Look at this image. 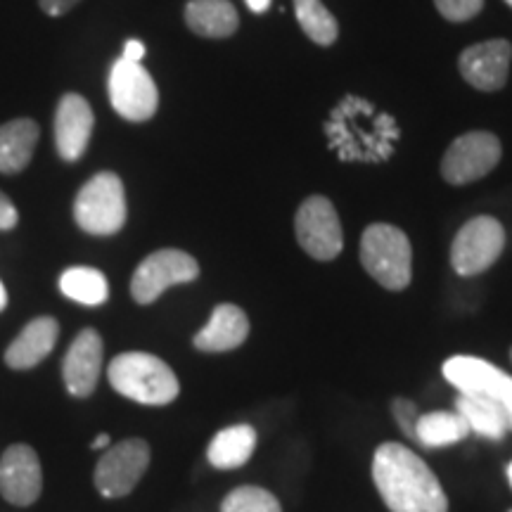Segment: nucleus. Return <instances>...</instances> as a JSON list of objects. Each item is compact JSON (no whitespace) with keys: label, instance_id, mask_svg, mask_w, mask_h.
<instances>
[{"label":"nucleus","instance_id":"1a4fd4ad","mask_svg":"<svg viewBox=\"0 0 512 512\" xmlns=\"http://www.w3.org/2000/svg\"><path fill=\"white\" fill-rule=\"evenodd\" d=\"M503 147L494 133L470 131L456 138L441 159V176L451 185L475 183L489 176L501 162Z\"/></svg>","mask_w":512,"mask_h":512},{"label":"nucleus","instance_id":"4be33fe9","mask_svg":"<svg viewBox=\"0 0 512 512\" xmlns=\"http://www.w3.org/2000/svg\"><path fill=\"white\" fill-rule=\"evenodd\" d=\"M60 292L83 306H102L110 297L105 273L91 266H72L60 275Z\"/></svg>","mask_w":512,"mask_h":512},{"label":"nucleus","instance_id":"f8f14e48","mask_svg":"<svg viewBox=\"0 0 512 512\" xmlns=\"http://www.w3.org/2000/svg\"><path fill=\"white\" fill-rule=\"evenodd\" d=\"M43 470L38 453L27 444H12L0 456V496L17 508H29L41 498Z\"/></svg>","mask_w":512,"mask_h":512},{"label":"nucleus","instance_id":"393cba45","mask_svg":"<svg viewBox=\"0 0 512 512\" xmlns=\"http://www.w3.org/2000/svg\"><path fill=\"white\" fill-rule=\"evenodd\" d=\"M221 512H283L278 498L261 486H238L223 498Z\"/></svg>","mask_w":512,"mask_h":512},{"label":"nucleus","instance_id":"f3484780","mask_svg":"<svg viewBox=\"0 0 512 512\" xmlns=\"http://www.w3.org/2000/svg\"><path fill=\"white\" fill-rule=\"evenodd\" d=\"M57 337H60V323L53 316L29 320L27 328L19 332L5 351V363L12 370L36 368L55 349Z\"/></svg>","mask_w":512,"mask_h":512},{"label":"nucleus","instance_id":"7ed1b4c3","mask_svg":"<svg viewBox=\"0 0 512 512\" xmlns=\"http://www.w3.org/2000/svg\"><path fill=\"white\" fill-rule=\"evenodd\" d=\"M361 264L384 290H406L413 278L411 240L392 223H373L361 238Z\"/></svg>","mask_w":512,"mask_h":512},{"label":"nucleus","instance_id":"cd10ccee","mask_svg":"<svg viewBox=\"0 0 512 512\" xmlns=\"http://www.w3.org/2000/svg\"><path fill=\"white\" fill-rule=\"evenodd\" d=\"M19 214L17 207L12 204V200L5 192H0V230H12L17 226Z\"/></svg>","mask_w":512,"mask_h":512},{"label":"nucleus","instance_id":"2f4dec72","mask_svg":"<svg viewBox=\"0 0 512 512\" xmlns=\"http://www.w3.org/2000/svg\"><path fill=\"white\" fill-rule=\"evenodd\" d=\"M107 446H110V434H98L91 444L93 451H100V448H107Z\"/></svg>","mask_w":512,"mask_h":512},{"label":"nucleus","instance_id":"423d86ee","mask_svg":"<svg viewBox=\"0 0 512 512\" xmlns=\"http://www.w3.org/2000/svg\"><path fill=\"white\" fill-rule=\"evenodd\" d=\"M444 377L460 394L479 396L496 403L512 430V377L477 356H451L444 363Z\"/></svg>","mask_w":512,"mask_h":512},{"label":"nucleus","instance_id":"aec40b11","mask_svg":"<svg viewBox=\"0 0 512 512\" xmlns=\"http://www.w3.org/2000/svg\"><path fill=\"white\" fill-rule=\"evenodd\" d=\"M256 448V430L252 425H233L226 427L211 439L207 448L209 463L216 470H235L252 458Z\"/></svg>","mask_w":512,"mask_h":512},{"label":"nucleus","instance_id":"a211bd4d","mask_svg":"<svg viewBox=\"0 0 512 512\" xmlns=\"http://www.w3.org/2000/svg\"><path fill=\"white\" fill-rule=\"evenodd\" d=\"M38 138L41 128L34 119H12L0 126V174H22L34 157Z\"/></svg>","mask_w":512,"mask_h":512},{"label":"nucleus","instance_id":"c9c22d12","mask_svg":"<svg viewBox=\"0 0 512 512\" xmlns=\"http://www.w3.org/2000/svg\"><path fill=\"white\" fill-rule=\"evenodd\" d=\"M510 358H512V349H510Z\"/></svg>","mask_w":512,"mask_h":512},{"label":"nucleus","instance_id":"7c9ffc66","mask_svg":"<svg viewBox=\"0 0 512 512\" xmlns=\"http://www.w3.org/2000/svg\"><path fill=\"white\" fill-rule=\"evenodd\" d=\"M247 8L256 12V15H261V12H266L268 8H271V0H245Z\"/></svg>","mask_w":512,"mask_h":512},{"label":"nucleus","instance_id":"9d476101","mask_svg":"<svg viewBox=\"0 0 512 512\" xmlns=\"http://www.w3.org/2000/svg\"><path fill=\"white\" fill-rule=\"evenodd\" d=\"M107 91H110L114 112L126 121H147L155 117L159 107L157 83L140 62H128L119 57L112 64Z\"/></svg>","mask_w":512,"mask_h":512},{"label":"nucleus","instance_id":"2eb2a0df","mask_svg":"<svg viewBox=\"0 0 512 512\" xmlns=\"http://www.w3.org/2000/svg\"><path fill=\"white\" fill-rule=\"evenodd\" d=\"M95 117L88 100L79 93L62 95L55 112V147L64 162H79L93 136Z\"/></svg>","mask_w":512,"mask_h":512},{"label":"nucleus","instance_id":"9b49d317","mask_svg":"<svg viewBox=\"0 0 512 512\" xmlns=\"http://www.w3.org/2000/svg\"><path fill=\"white\" fill-rule=\"evenodd\" d=\"M294 233L304 252L318 261L337 259L344 247L342 223L328 197L313 195L302 202L294 219Z\"/></svg>","mask_w":512,"mask_h":512},{"label":"nucleus","instance_id":"e433bc0d","mask_svg":"<svg viewBox=\"0 0 512 512\" xmlns=\"http://www.w3.org/2000/svg\"><path fill=\"white\" fill-rule=\"evenodd\" d=\"M510 512H512V510H510Z\"/></svg>","mask_w":512,"mask_h":512},{"label":"nucleus","instance_id":"6ab92c4d","mask_svg":"<svg viewBox=\"0 0 512 512\" xmlns=\"http://www.w3.org/2000/svg\"><path fill=\"white\" fill-rule=\"evenodd\" d=\"M185 24L204 38H228L240 27V17L230 0H190L185 5Z\"/></svg>","mask_w":512,"mask_h":512},{"label":"nucleus","instance_id":"f03ea898","mask_svg":"<svg viewBox=\"0 0 512 512\" xmlns=\"http://www.w3.org/2000/svg\"><path fill=\"white\" fill-rule=\"evenodd\" d=\"M107 380L114 392L145 406H166L176 401L181 392L174 370L159 356L145 354V351L119 354L107 368Z\"/></svg>","mask_w":512,"mask_h":512},{"label":"nucleus","instance_id":"ddd939ff","mask_svg":"<svg viewBox=\"0 0 512 512\" xmlns=\"http://www.w3.org/2000/svg\"><path fill=\"white\" fill-rule=\"evenodd\" d=\"M102 356H105V347H102L98 330L86 328L74 337L62 363L64 387L74 399H88L95 392L102 373Z\"/></svg>","mask_w":512,"mask_h":512},{"label":"nucleus","instance_id":"c756f323","mask_svg":"<svg viewBox=\"0 0 512 512\" xmlns=\"http://www.w3.org/2000/svg\"><path fill=\"white\" fill-rule=\"evenodd\" d=\"M121 57L128 62H140L145 57V46L138 38H131V41L124 43V53H121Z\"/></svg>","mask_w":512,"mask_h":512},{"label":"nucleus","instance_id":"4468645a","mask_svg":"<svg viewBox=\"0 0 512 512\" xmlns=\"http://www.w3.org/2000/svg\"><path fill=\"white\" fill-rule=\"evenodd\" d=\"M510 60H512V46L503 38H494V41L477 43L463 50L460 55L458 67L463 79L470 83L472 88L484 93L501 91L508 83L510 72Z\"/></svg>","mask_w":512,"mask_h":512},{"label":"nucleus","instance_id":"dca6fc26","mask_svg":"<svg viewBox=\"0 0 512 512\" xmlns=\"http://www.w3.org/2000/svg\"><path fill=\"white\" fill-rule=\"evenodd\" d=\"M249 335V318L247 313L235 304H219L211 313L209 323L197 332L195 347L204 354H223L233 351L245 344Z\"/></svg>","mask_w":512,"mask_h":512},{"label":"nucleus","instance_id":"72a5a7b5","mask_svg":"<svg viewBox=\"0 0 512 512\" xmlns=\"http://www.w3.org/2000/svg\"><path fill=\"white\" fill-rule=\"evenodd\" d=\"M508 479H510V486H512V463L508 465Z\"/></svg>","mask_w":512,"mask_h":512},{"label":"nucleus","instance_id":"b1692460","mask_svg":"<svg viewBox=\"0 0 512 512\" xmlns=\"http://www.w3.org/2000/svg\"><path fill=\"white\" fill-rule=\"evenodd\" d=\"M297 22L306 36L318 46H332L339 36L337 19L320 0H294Z\"/></svg>","mask_w":512,"mask_h":512},{"label":"nucleus","instance_id":"f257e3e1","mask_svg":"<svg viewBox=\"0 0 512 512\" xmlns=\"http://www.w3.org/2000/svg\"><path fill=\"white\" fill-rule=\"evenodd\" d=\"M373 482L392 512H448L437 475L408 446L389 441L377 448Z\"/></svg>","mask_w":512,"mask_h":512},{"label":"nucleus","instance_id":"bb28decb","mask_svg":"<svg viewBox=\"0 0 512 512\" xmlns=\"http://www.w3.org/2000/svg\"><path fill=\"white\" fill-rule=\"evenodd\" d=\"M392 413L396 418V425L401 427L408 437L415 439V422H418V406L408 399H394L392 403Z\"/></svg>","mask_w":512,"mask_h":512},{"label":"nucleus","instance_id":"a878e982","mask_svg":"<svg viewBox=\"0 0 512 512\" xmlns=\"http://www.w3.org/2000/svg\"><path fill=\"white\" fill-rule=\"evenodd\" d=\"M434 5L448 22H467V19L479 15V10L484 8V0H434Z\"/></svg>","mask_w":512,"mask_h":512},{"label":"nucleus","instance_id":"412c9836","mask_svg":"<svg viewBox=\"0 0 512 512\" xmlns=\"http://www.w3.org/2000/svg\"><path fill=\"white\" fill-rule=\"evenodd\" d=\"M456 413L467 422L470 432L479 434V437L501 441L510 432L508 418L501 408L496 403L479 399V396L460 394L456 399Z\"/></svg>","mask_w":512,"mask_h":512},{"label":"nucleus","instance_id":"0eeeda50","mask_svg":"<svg viewBox=\"0 0 512 512\" xmlns=\"http://www.w3.org/2000/svg\"><path fill=\"white\" fill-rule=\"evenodd\" d=\"M200 275V264L195 256L181 249H159L143 259L131 278V297L138 304L157 302L174 285L192 283Z\"/></svg>","mask_w":512,"mask_h":512},{"label":"nucleus","instance_id":"6e6552de","mask_svg":"<svg viewBox=\"0 0 512 512\" xmlns=\"http://www.w3.org/2000/svg\"><path fill=\"white\" fill-rule=\"evenodd\" d=\"M503 247L505 230L501 221H496L494 216H477L467 221L453 238L451 264L458 275L472 278L489 271L503 254Z\"/></svg>","mask_w":512,"mask_h":512},{"label":"nucleus","instance_id":"39448f33","mask_svg":"<svg viewBox=\"0 0 512 512\" xmlns=\"http://www.w3.org/2000/svg\"><path fill=\"white\" fill-rule=\"evenodd\" d=\"M150 444L145 439H124L107 446L95 465V489L105 498H124L136 489L150 467Z\"/></svg>","mask_w":512,"mask_h":512},{"label":"nucleus","instance_id":"5701e85b","mask_svg":"<svg viewBox=\"0 0 512 512\" xmlns=\"http://www.w3.org/2000/svg\"><path fill=\"white\" fill-rule=\"evenodd\" d=\"M467 437H470V427L458 413L432 411L418 415V422H415V439L427 448L453 446Z\"/></svg>","mask_w":512,"mask_h":512},{"label":"nucleus","instance_id":"f704fd0d","mask_svg":"<svg viewBox=\"0 0 512 512\" xmlns=\"http://www.w3.org/2000/svg\"><path fill=\"white\" fill-rule=\"evenodd\" d=\"M505 3H508V5H510V8H512V0H505Z\"/></svg>","mask_w":512,"mask_h":512},{"label":"nucleus","instance_id":"20e7f679","mask_svg":"<svg viewBox=\"0 0 512 512\" xmlns=\"http://www.w3.org/2000/svg\"><path fill=\"white\" fill-rule=\"evenodd\" d=\"M74 221L88 235H117L126 223V192L121 178L112 171L95 174L76 195Z\"/></svg>","mask_w":512,"mask_h":512},{"label":"nucleus","instance_id":"c85d7f7f","mask_svg":"<svg viewBox=\"0 0 512 512\" xmlns=\"http://www.w3.org/2000/svg\"><path fill=\"white\" fill-rule=\"evenodd\" d=\"M81 0H38V5H41V10L46 12L50 17H62L67 15L69 10L76 8Z\"/></svg>","mask_w":512,"mask_h":512},{"label":"nucleus","instance_id":"473e14b6","mask_svg":"<svg viewBox=\"0 0 512 512\" xmlns=\"http://www.w3.org/2000/svg\"><path fill=\"white\" fill-rule=\"evenodd\" d=\"M5 306H8V292H5V285L0 283V311H5Z\"/></svg>","mask_w":512,"mask_h":512}]
</instances>
